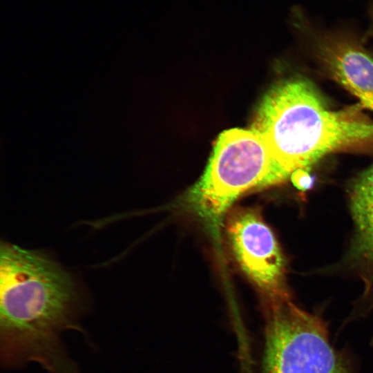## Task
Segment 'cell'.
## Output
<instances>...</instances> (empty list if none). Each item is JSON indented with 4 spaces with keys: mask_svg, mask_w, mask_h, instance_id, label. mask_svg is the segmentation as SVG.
<instances>
[{
    "mask_svg": "<svg viewBox=\"0 0 373 373\" xmlns=\"http://www.w3.org/2000/svg\"><path fill=\"white\" fill-rule=\"evenodd\" d=\"M82 300L72 276L45 253L2 242L0 340L2 361L29 362L50 373H77L61 334L77 329Z\"/></svg>",
    "mask_w": 373,
    "mask_h": 373,
    "instance_id": "cell-1",
    "label": "cell"
},
{
    "mask_svg": "<svg viewBox=\"0 0 373 373\" xmlns=\"http://www.w3.org/2000/svg\"><path fill=\"white\" fill-rule=\"evenodd\" d=\"M250 128L291 175L334 151L373 144V122L354 109L330 110L314 84L303 78L274 86L260 102Z\"/></svg>",
    "mask_w": 373,
    "mask_h": 373,
    "instance_id": "cell-2",
    "label": "cell"
},
{
    "mask_svg": "<svg viewBox=\"0 0 373 373\" xmlns=\"http://www.w3.org/2000/svg\"><path fill=\"white\" fill-rule=\"evenodd\" d=\"M290 176L260 135L251 128H231L218 137L188 200L200 216L216 225L245 192L280 184Z\"/></svg>",
    "mask_w": 373,
    "mask_h": 373,
    "instance_id": "cell-3",
    "label": "cell"
},
{
    "mask_svg": "<svg viewBox=\"0 0 373 373\" xmlns=\"http://www.w3.org/2000/svg\"><path fill=\"white\" fill-rule=\"evenodd\" d=\"M262 373H353L331 343L325 322L291 298L265 303Z\"/></svg>",
    "mask_w": 373,
    "mask_h": 373,
    "instance_id": "cell-4",
    "label": "cell"
},
{
    "mask_svg": "<svg viewBox=\"0 0 373 373\" xmlns=\"http://www.w3.org/2000/svg\"><path fill=\"white\" fill-rule=\"evenodd\" d=\"M224 227L236 262L265 302L291 298L285 283L284 256L259 211L248 207L229 209Z\"/></svg>",
    "mask_w": 373,
    "mask_h": 373,
    "instance_id": "cell-5",
    "label": "cell"
},
{
    "mask_svg": "<svg viewBox=\"0 0 373 373\" xmlns=\"http://www.w3.org/2000/svg\"><path fill=\"white\" fill-rule=\"evenodd\" d=\"M347 196L354 231L343 264L362 280L364 289L344 325L373 310V166L350 182Z\"/></svg>",
    "mask_w": 373,
    "mask_h": 373,
    "instance_id": "cell-6",
    "label": "cell"
},
{
    "mask_svg": "<svg viewBox=\"0 0 373 373\" xmlns=\"http://www.w3.org/2000/svg\"><path fill=\"white\" fill-rule=\"evenodd\" d=\"M316 46L332 77L373 111V57L359 44L342 37H321Z\"/></svg>",
    "mask_w": 373,
    "mask_h": 373,
    "instance_id": "cell-7",
    "label": "cell"
},
{
    "mask_svg": "<svg viewBox=\"0 0 373 373\" xmlns=\"http://www.w3.org/2000/svg\"><path fill=\"white\" fill-rule=\"evenodd\" d=\"M290 179L293 184L299 190L305 191L311 188L313 180L307 169H297L294 171Z\"/></svg>",
    "mask_w": 373,
    "mask_h": 373,
    "instance_id": "cell-8",
    "label": "cell"
},
{
    "mask_svg": "<svg viewBox=\"0 0 373 373\" xmlns=\"http://www.w3.org/2000/svg\"><path fill=\"white\" fill-rule=\"evenodd\" d=\"M371 345H373V338H372V341H371Z\"/></svg>",
    "mask_w": 373,
    "mask_h": 373,
    "instance_id": "cell-9",
    "label": "cell"
}]
</instances>
